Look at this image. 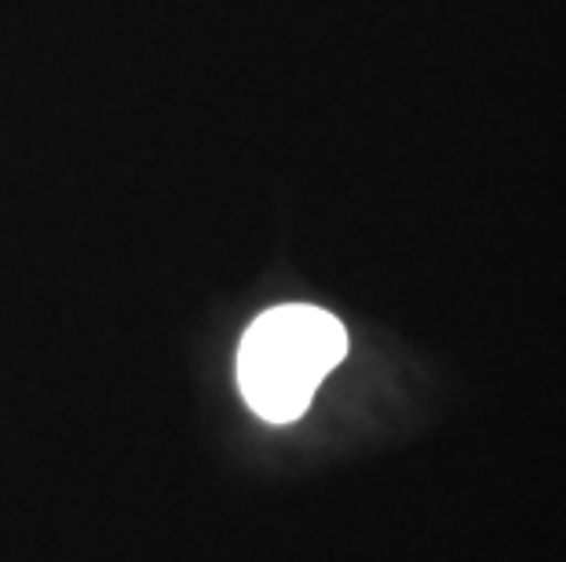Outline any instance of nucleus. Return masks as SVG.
Listing matches in <instances>:
<instances>
[{
    "label": "nucleus",
    "instance_id": "1",
    "mask_svg": "<svg viewBox=\"0 0 566 562\" xmlns=\"http://www.w3.org/2000/svg\"><path fill=\"white\" fill-rule=\"evenodd\" d=\"M344 354L347 329L329 310L311 304L271 307L238 347V388L268 424H293Z\"/></svg>",
    "mask_w": 566,
    "mask_h": 562
}]
</instances>
